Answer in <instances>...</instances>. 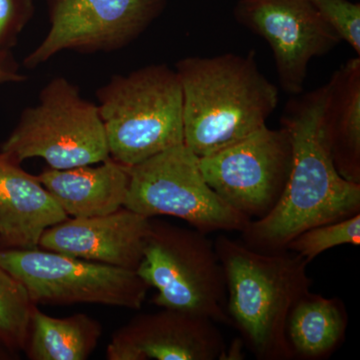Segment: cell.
Here are the masks:
<instances>
[{
  "instance_id": "obj_1",
  "label": "cell",
  "mask_w": 360,
  "mask_h": 360,
  "mask_svg": "<svg viewBox=\"0 0 360 360\" xmlns=\"http://www.w3.org/2000/svg\"><path fill=\"white\" fill-rule=\"evenodd\" d=\"M326 86L286 104L281 127L290 134L292 162L278 202L265 217L250 220L241 241L253 250H286L298 234L360 212V184L341 176L323 127Z\"/></svg>"
},
{
  "instance_id": "obj_2",
  "label": "cell",
  "mask_w": 360,
  "mask_h": 360,
  "mask_svg": "<svg viewBox=\"0 0 360 360\" xmlns=\"http://www.w3.org/2000/svg\"><path fill=\"white\" fill-rule=\"evenodd\" d=\"M175 71L182 89L184 144L198 158L212 155L266 127L278 89L246 56H188Z\"/></svg>"
},
{
  "instance_id": "obj_3",
  "label": "cell",
  "mask_w": 360,
  "mask_h": 360,
  "mask_svg": "<svg viewBox=\"0 0 360 360\" xmlns=\"http://www.w3.org/2000/svg\"><path fill=\"white\" fill-rule=\"evenodd\" d=\"M213 243L224 272L227 316L245 347L259 360L292 359L286 323L311 288L309 264L295 252L253 250L224 234Z\"/></svg>"
},
{
  "instance_id": "obj_4",
  "label": "cell",
  "mask_w": 360,
  "mask_h": 360,
  "mask_svg": "<svg viewBox=\"0 0 360 360\" xmlns=\"http://www.w3.org/2000/svg\"><path fill=\"white\" fill-rule=\"evenodd\" d=\"M96 96L110 156L116 162L134 167L184 143L181 84L167 65L113 75Z\"/></svg>"
},
{
  "instance_id": "obj_5",
  "label": "cell",
  "mask_w": 360,
  "mask_h": 360,
  "mask_svg": "<svg viewBox=\"0 0 360 360\" xmlns=\"http://www.w3.org/2000/svg\"><path fill=\"white\" fill-rule=\"evenodd\" d=\"M206 236L151 220L143 257L135 271L158 290L153 300L156 307L231 326L224 269L214 243Z\"/></svg>"
},
{
  "instance_id": "obj_6",
  "label": "cell",
  "mask_w": 360,
  "mask_h": 360,
  "mask_svg": "<svg viewBox=\"0 0 360 360\" xmlns=\"http://www.w3.org/2000/svg\"><path fill=\"white\" fill-rule=\"evenodd\" d=\"M0 149L15 162L40 158L54 169L94 165L110 158L98 106L82 98L65 77L45 85L39 103L23 111Z\"/></svg>"
},
{
  "instance_id": "obj_7",
  "label": "cell",
  "mask_w": 360,
  "mask_h": 360,
  "mask_svg": "<svg viewBox=\"0 0 360 360\" xmlns=\"http://www.w3.org/2000/svg\"><path fill=\"white\" fill-rule=\"evenodd\" d=\"M123 207L148 219L176 217L205 234L241 231L250 221L208 186L200 158L184 143L129 167Z\"/></svg>"
},
{
  "instance_id": "obj_8",
  "label": "cell",
  "mask_w": 360,
  "mask_h": 360,
  "mask_svg": "<svg viewBox=\"0 0 360 360\" xmlns=\"http://www.w3.org/2000/svg\"><path fill=\"white\" fill-rule=\"evenodd\" d=\"M0 265L34 304L96 303L141 309L149 286L135 270L32 248L0 250Z\"/></svg>"
},
{
  "instance_id": "obj_9",
  "label": "cell",
  "mask_w": 360,
  "mask_h": 360,
  "mask_svg": "<svg viewBox=\"0 0 360 360\" xmlns=\"http://www.w3.org/2000/svg\"><path fill=\"white\" fill-rule=\"evenodd\" d=\"M292 146L285 127H264L243 141L200 158L208 186L250 220L265 217L278 202L288 182Z\"/></svg>"
},
{
  "instance_id": "obj_10",
  "label": "cell",
  "mask_w": 360,
  "mask_h": 360,
  "mask_svg": "<svg viewBox=\"0 0 360 360\" xmlns=\"http://www.w3.org/2000/svg\"><path fill=\"white\" fill-rule=\"evenodd\" d=\"M167 0H46L51 30L23 60L35 68L63 51H112L146 32Z\"/></svg>"
},
{
  "instance_id": "obj_11",
  "label": "cell",
  "mask_w": 360,
  "mask_h": 360,
  "mask_svg": "<svg viewBox=\"0 0 360 360\" xmlns=\"http://www.w3.org/2000/svg\"><path fill=\"white\" fill-rule=\"evenodd\" d=\"M233 13L269 44L279 84L290 96L302 94L310 61L342 42L310 0H238Z\"/></svg>"
},
{
  "instance_id": "obj_12",
  "label": "cell",
  "mask_w": 360,
  "mask_h": 360,
  "mask_svg": "<svg viewBox=\"0 0 360 360\" xmlns=\"http://www.w3.org/2000/svg\"><path fill=\"white\" fill-rule=\"evenodd\" d=\"M224 336L214 321L177 310L135 317L113 335L110 360H217L224 359Z\"/></svg>"
},
{
  "instance_id": "obj_13",
  "label": "cell",
  "mask_w": 360,
  "mask_h": 360,
  "mask_svg": "<svg viewBox=\"0 0 360 360\" xmlns=\"http://www.w3.org/2000/svg\"><path fill=\"white\" fill-rule=\"evenodd\" d=\"M150 224L151 219L125 207L101 217H73L47 229L40 238L39 248L136 270L143 257Z\"/></svg>"
},
{
  "instance_id": "obj_14",
  "label": "cell",
  "mask_w": 360,
  "mask_h": 360,
  "mask_svg": "<svg viewBox=\"0 0 360 360\" xmlns=\"http://www.w3.org/2000/svg\"><path fill=\"white\" fill-rule=\"evenodd\" d=\"M70 219L37 176L0 153V241L8 248H39L42 233Z\"/></svg>"
},
{
  "instance_id": "obj_15",
  "label": "cell",
  "mask_w": 360,
  "mask_h": 360,
  "mask_svg": "<svg viewBox=\"0 0 360 360\" xmlns=\"http://www.w3.org/2000/svg\"><path fill=\"white\" fill-rule=\"evenodd\" d=\"M68 217H101L123 207L129 186V167L112 158L97 167L45 169L37 175Z\"/></svg>"
},
{
  "instance_id": "obj_16",
  "label": "cell",
  "mask_w": 360,
  "mask_h": 360,
  "mask_svg": "<svg viewBox=\"0 0 360 360\" xmlns=\"http://www.w3.org/2000/svg\"><path fill=\"white\" fill-rule=\"evenodd\" d=\"M326 86L323 127L341 176L360 184V58L348 59Z\"/></svg>"
},
{
  "instance_id": "obj_17",
  "label": "cell",
  "mask_w": 360,
  "mask_h": 360,
  "mask_svg": "<svg viewBox=\"0 0 360 360\" xmlns=\"http://www.w3.org/2000/svg\"><path fill=\"white\" fill-rule=\"evenodd\" d=\"M348 315L340 298L309 291L288 315L286 338L292 359H328L345 340Z\"/></svg>"
},
{
  "instance_id": "obj_18",
  "label": "cell",
  "mask_w": 360,
  "mask_h": 360,
  "mask_svg": "<svg viewBox=\"0 0 360 360\" xmlns=\"http://www.w3.org/2000/svg\"><path fill=\"white\" fill-rule=\"evenodd\" d=\"M101 326L89 315L56 319L33 309L27 354L32 360H84L96 349Z\"/></svg>"
},
{
  "instance_id": "obj_19",
  "label": "cell",
  "mask_w": 360,
  "mask_h": 360,
  "mask_svg": "<svg viewBox=\"0 0 360 360\" xmlns=\"http://www.w3.org/2000/svg\"><path fill=\"white\" fill-rule=\"evenodd\" d=\"M34 307L25 286L0 265V341L7 347L26 348Z\"/></svg>"
},
{
  "instance_id": "obj_20",
  "label": "cell",
  "mask_w": 360,
  "mask_h": 360,
  "mask_svg": "<svg viewBox=\"0 0 360 360\" xmlns=\"http://www.w3.org/2000/svg\"><path fill=\"white\" fill-rule=\"evenodd\" d=\"M341 245H360V213L302 232L286 250L295 251L309 264L321 253Z\"/></svg>"
},
{
  "instance_id": "obj_21",
  "label": "cell",
  "mask_w": 360,
  "mask_h": 360,
  "mask_svg": "<svg viewBox=\"0 0 360 360\" xmlns=\"http://www.w3.org/2000/svg\"><path fill=\"white\" fill-rule=\"evenodd\" d=\"M317 13L341 41L360 54V4L349 0H310Z\"/></svg>"
},
{
  "instance_id": "obj_22",
  "label": "cell",
  "mask_w": 360,
  "mask_h": 360,
  "mask_svg": "<svg viewBox=\"0 0 360 360\" xmlns=\"http://www.w3.org/2000/svg\"><path fill=\"white\" fill-rule=\"evenodd\" d=\"M34 0H0V52L11 51L34 14Z\"/></svg>"
},
{
  "instance_id": "obj_23",
  "label": "cell",
  "mask_w": 360,
  "mask_h": 360,
  "mask_svg": "<svg viewBox=\"0 0 360 360\" xmlns=\"http://www.w3.org/2000/svg\"><path fill=\"white\" fill-rule=\"evenodd\" d=\"M25 79L27 78L20 72V65L11 51L0 52V84L22 82Z\"/></svg>"
},
{
  "instance_id": "obj_24",
  "label": "cell",
  "mask_w": 360,
  "mask_h": 360,
  "mask_svg": "<svg viewBox=\"0 0 360 360\" xmlns=\"http://www.w3.org/2000/svg\"><path fill=\"white\" fill-rule=\"evenodd\" d=\"M245 347V343H243V340L241 338H238V340H234L233 345H231V348H229V355H227L226 359H231V356H234L233 359H243V348Z\"/></svg>"
}]
</instances>
